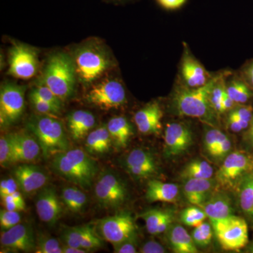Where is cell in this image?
Masks as SVG:
<instances>
[{
    "label": "cell",
    "mask_w": 253,
    "mask_h": 253,
    "mask_svg": "<svg viewBox=\"0 0 253 253\" xmlns=\"http://www.w3.org/2000/svg\"><path fill=\"white\" fill-rule=\"evenodd\" d=\"M11 196H12L13 199H14V201H16L18 204L26 205V203H25L24 199H23L22 194H21V193L19 192V191H15L14 194H11Z\"/></svg>",
    "instance_id": "obj_53"
},
{
    "label": "cell",
    "mask_w": 253,
    "mask_h": 253,
    "mask_svg": "<svg viewBox=\"0 0 253 253\" xmlns=\"http://www.w3.org/2000/svg\"><path fill=\"white\" fill-rule=\"evenodd\" d=\"M29 99L32 106L35 110L40 114L50 115V116H56L59 114L61 110L58 109L54 105L46 102L40 96L31 91L29 94Z\"/></svg>",
    "instance_id": "obj_38"
},
{
    "label": "cell",
    "mask_w": 253,
    "mask_h": 253,
    "mask_svg": "<svg viewBox=\"0 0 253 253\" xmlns=\"http://www.w3.org/2000/svg\"><path fill=\"white\" fill-rule=\"evenodd\" d=\"M27 127L39 143L44 158L54 157L69 149L62 123L56 116L33 115L28 120Z\"/></svg>",
    "instance_id": "obj_3"
},
{
    "label": "cell",
    "mask_w": 253,
    "mask_h": 253,
    "mask_svg": "<svg viewBox=\"0 0 253 253\" xmlns=\"http://www.w3.org/2000/svg\"><path fill=\"white\" fill-rule=\"evenodd\" d=\"M163 110L158 101H153L139 110L134 121L139 132L143 134H159L162 130Z\"/></svg>",
    "instance_id": "obj_19"
},
{
    "label": "cell",
    "mask_w": 253,
    "mask_h": 253,
    "mask_svg": "<svg viewBox=\"0 0 253 253\" xmlns=\"http://www.w3.org/2000/svg\"><path fill=\"white\" fill-rule=\"evenodd\" d=\"M3 249L12 252L31 253L36 251V241L31 226L20 224L3 231L0 237Z\"/></svg>",
    "instance_id": "obj_15"
},
{
    "label": "cell",
    "mask_w": 253,
    "mask_h": 253,
    "mask_svg": "<svg viewBox=\"0 0 253 253\" xmlns=\"http://www.w3.org/2000/svg\"><path fill=\"white\" fill-rule=\"evenodd\" d=\"M140 217L144 219L149 234L157 236L166 232L171 227L174 215L171 210L154 208L143 212Z\"/></svg>",
    "instance_id": "obj_23"
},
{
    "label": "cell",
    "mask_w": 253,
    "mask_h": 253,
    "mask_svg": "<svg viewBox=\"0 0 253 253\" xmlns=\"http://www.w3.org/2000/svg\"><path fill=\"white\" fill-rule=\"evenodd\" d=\"M214 169L211 165L202 160H194L186 165L179 176L184 180L190 179H212Z\"/></svg>",
    "instance_id": "obj_32"
},
{
    "label": "cell",
    "mask_w": 253,
    "mask_h": 253,
    "mask_svg": "<svg viewBox=\"0 0 253 253\" xmlns=\"http://www.w3.org/2000/svg\"><path fill=\"white\" fill-rule=\"evenodd\" d=\"M179 196V186L176 184L163 182L157 179H151L148 182L146 199L149 203L174 204L177 201Z\"/></svg>",
    "instance_id": "obj_24"
},
{
    "label": "cell",
    "mask_w": 253,
    "mask_h": 253,
    "mask_svg": "<svg viewBox=\"0 0 253 253\" xmlns=\"http://www.w3.org/2000/svg\"><path fill=\"white\" fill-rule=\"evenodd\" d=\"M31 91L38 95V96H40L41 99L44 100L46 102L54 105L58 109L62 110L63 106L62 100L60 99L59 96H56L49 87H47L41 81L38 83L36 87L33 88Z\"/></svg>",
    "instance_id": "obj_40"
},
{
    "label": "cell",
    "mask_w": 253,
    "mask_h": 253,
    "mask_svg": "<svg viewBox=\"0 0 253 253\" xmlns=\"http://www.w3.org/2000/svg\"><path fill=\"white\" fill-rule=\"evenodd\" d=\"M226 135L220 129L217 128H210L205 133L204 144L206 151L212 156L218 146L226 139Z\"/></svg>",
    "instance_id": "obj_36"
},
{
    "label": "cell",
    "mask_w": 253,
    "mask_h": 253,
    "mask_svg": "<svg viewBox=\"0 0 253 253\" xmlns=\"http://www.w3.org/2000/svg\"><path fill=\"white\" fill-rule=\"evenodd\" d=\"M158 4L166 10L180 9L186 4L187 0H156Z\"/></svg>",
    "instance_id": "obj_50"
},
{
    "label": "cell",
    "mask_w": 253,
    "mask_h": 253,
    "mask_svg": "<svg viewBox=\"0 0 253 253\" xmlns=\"http://www.w3.org/2000/svg\"><path fill=\"white\" fill-rule=\"evenodd\" d=\"M112 144V139L106 126L90 131L86 136L84 146L89 154L99 155L109 152Z\"/></svg>",
    "instance_id": "obj_29"
},
{
    "label": "cell",
    "mask_w": 253,
    "mask_h": 253,
    "mask_svg": "<svg viewBox=\"0 0 253 253\" xmlns=\"http://www.w3.org/2000/svg\"><path fill=\"white\" fill-rule=\"evenodd\" d=\"M37 253H63V246L59 241L49 236L41 235L36 241Z\"/></svg>",
    "instance_id": "obj_37"
},
{
    "label": "cell",
    "mask_w": 253,
    "mask_h": 253,
    "mask_svg": "<svg viewBox=\"0 0 253 253\" xmlns=\"http://www.w3.org/2000/svg\"><path fill=\"white\" fill-rule=\"evenodd\" d=\"M0 163L1 167L14 164V154L9 134L1 136L0 139Z\"/></svg>",
    "instance_id": "obj_41"
},
{
    "label": "cell",
    "mask_w": 253,
    "mask_h": 253,
    "mask_svg": "<svg viewBox=\"0 0 253 253\" xmlns=\"http://www.w3.org/2000/svg\"><path fill=\"white\" fill-rule=\"evenodd\" d=\"M214 75V73L208 71L204 65L196 59L187 43L184 42L176 81L186 87L199 88L208 84Z\"/></svg>",
    "instance_id": "obj_11"
},
{
    "label": "cell",
    "mask_w": 253,
    "mask_h": 253,
    "mask_svg": "<svg viewBox=\"0 0 253 253\" xmlns=\"http://www.w3.org/2000/svg\"><path fill=\"white\" fill-rule=\"evenodd\" d=\"M244 139L249 146L253 148V118L249 128L244 132Z\"/></svg>",
    "instance_id": "obj_51"
},
{
    "label": "cell",
    "mask_w": 253,
    "mask_h": 253,
    "mask_svg": "<svg viewBox=\"0 0 253 253\" xmlns=\"http://www.w3.org/2000/svg\"><path fill=\"white\" fill-rule=\"evenodd\" d=\"M102 238L98 234L94 227L85 224L83 225V239L82 241L81 248L86 251H90L99 249L103 246Z\"/></svg>",
    "instance_id": "obj_33"
},
{
    "label": "cell",
    "mask_w": 253,
    "mask_h": 253,
    "mask_svg": "<svg viewBox=\"0 0 253 253\" xmlns=\"http://www.w3.org/2000/svg\"><path fill=\"white\" fill-rule=\"evenodd\" d=\"M51 167L59 175L83 189L91 187L98 173V166L87 151L68 149L56 155Z\"/></svg>",
    "instance_id": "obj_2"
},
{
    "label": "cell",
    "mask_w": 253,
    "mask_h": 253,
    "mask_svg": "<svg viewBox=\"0 0 253 253\" xmlns=\"http://www.w3.org/2000/svg\"><path fill=\"white\" fill-rule=\"evenodd\" d=\"M21 215L19 212L10 211L7 210H1L0 212V226L1 231H6L11 229L13 226L20 224Z\"/></svg>",
    "instance_id": "obj_42"
},
{
    "label": "cell",
    "mask_w": 253,
    "mask_h": 253,
    "mask_svg": "<svg viewBox=\"0 0 253 253\" xmlns=\"http://www.w3.org/2000/svg\"><path fill=\"white\" fill-rule=\"evenodd\" d=\"M1 202L5 209L10 211H16V212H23L26 210V205L18 204L14 201L11 195L5 196L1 198Z\"/></svg>",
    "instance_id": "obj_48"
},
{
    "label": "cell",
    "mask_w": 253,
    "mask_h": 253,
    "mask_svg": "<svg viewBox=\"0 0 253 253\" xmlns=\"http://www.w3.org/2000/svg\"><path fill=\"white\" fill-rule=\"evenodd\" d=\"M84 99L88 104L104 111L120 109L127 101L124 85L114 79L106 80L91 86Z\"/></svg>",
    "instance_id": "obj_8"
},
{
    "label": "cell",
    "mask_w": 253,
    "mask_h": 253,
    "mask_svg": "<svg viewBox=\"0 0 253 253\" xmlns=\"http://www.w3.org/2000/svg\"><path fill=\"white\" fill-rule=\"evenodd\" d=\"M14 177L18 189L26 196H31L46 186L49 176L45 171L34 165H20L14 169Z\"/></svg>",
    "instance_id": "obj_16"
},
{
    "label": "cell",
    "mask_w": 253,
    "mask_h": 253,
    "mask_svg": "<svg viewBox=\"0 0 253 253\" xmlns=\"http://www.w3.org/2000/svg\"><path fill=\"white\" fill-rule=\"evenodd\" d=\"M212 226L218 242L224 251L238 252L249 244V226L243 218L233 214Z\"/></svg>",
    "instance_id": "obj_7"
},
{
    "label": "cell",
    "mask_w": 253,
    "mask_h": 253,
    "mask_svg": "<svg viewBox=\"0 0 253 253\" xmlns=\"http://www.w3.org/2000/svg\"><path fill=\"white\" fill-rule=\"evenodd\" d=\"M62 239L65 245L82 249L81 244L83 239V225L67 227L63 229Z\"/></svg>",
    "instance_id": "obj_39"
},
{
    "label": "cell",
    "mask_w": 253,
    "mask_h": 253,
    "mask_svg": "<svg viewBox=\"0 0 253 253\" xmlns=\"http://www.w3.org/2000/svg\"><path fill=\"white\" fill-rule=\"evenodd\" d=\"M237 191L241 211L246 216L253 219V172L245 176Z\"/></svg>",
    "instance_id": "obj_31"
},
{
    "label": "cell",
    "mask_w": 253,
    "mask_h": 253,
    "mask_svg": "<svg viewBox=\"0 0 253 253\" xmlns=\"http://www.w3.org/2000/svg\"><path fill=\"white\" fill-rule=\"evenodd\" d=\"M238 73L253 89V59L246 61Z\"/></svg>",
    "instance_id": "obj_45"
},
{
    "label": "cell",
    "mask_w": 253,
    "mask_h": 253,
    "mask_svg": "<svg viewBox=\"0 0 253 253\" xmlns=\"http://www.w3.org/2000/svg\"><path fill=\"white\" fill-rule=\"evenodd\" d=\"M96 119L89 111L78 110L68 116V126L74 140H81L90 132L94 127Z\"/></svg>",
    "instance_id": "obj_25"
},
{
    "label": "cell",
    "mask_w": 253,
    "mask_h": 253,
    "mask_svg": "<svg viewBox=\"0 0 253 253\" xmlns=\"http://www.w3.org/2000/svg\"><path fill=\"white\" fill-rule=\"evenodd\" d=\"M253 172V156L243 151L231 152L215 174L216 183L222 189L237 190L245 176Z\"/></svg>",
    "instance_id": "obj_6"
},
{
    "label": "cell",
    "mask_w": 253,
    "mask_h": 253,
    "mask_svg": "<svg viewBox=\"0 0 253 253\" xmlns=\"http://www.w3.org/2000/svg\"><path fill=\"white\" fill-rule=\"evenodd\" d=\"M168 242L173 251L176 253H197V246L192 236L181 225L170 227L168 236Z\"/></svg>",
    "instance_id": "obj_28"
},
{
    "label": "cell",
    "mask_w": 253,
    "mask_h": 253,
    "mask_svg": "<svg viewBox=\"0 0 253 253\" xmlns=\"http://www.w3.org/2000/svg\"><path fill=\"white\" fill-rule=\"evenodd\" d=\"M141 253H166V249L162 245L157 241H149L145 243L141 246L140 251Z\"/></svg>",
    "instance_id": "obj_49"
},
{
    "label": "cell",
    "mask_w": 253,
    "mask_h": 253,
    "mask_svg": "<svg viewBox=\"0 0 253 253\" xmlns=\"http://www.w3.org/2000/svg\"><path fill=\"white\" fill-rule=\"evenodd\" d=\"M246 253H253V241L248 246V248L246 249Z\"/></svg>",
    "instance_id": "obj_54"
},
{
    "label": "cell",
    "mask_w": 253,
    "mask_h": 253,
    "mask_svg": "<svg viewBox=\"0 0 253 253\" xmlns=\"http://www.w3.org/2000/svg\"><path fill=\"white\" fill-rule=\"evenodd\" d=\"M226 92L237 105H247L253 99V89L240 76L231 73L226 79Z\"/></svg>",
    "instance_id": "obj_26"
},
{
    "label": "cell",
    "mask_w": 253,
    "mask_h": 253,
    "mask_svg": "<svg viewBox=\"0 0 253 253\" xmlns=\"http://www.w3.org/2000/svg\"><path fill=\"white\" fill-rule=\"evenodd\" d=\"M125 167L136 179H146L158 174V167L154 156L141 149L132 150L125 160Z\"/></svg>",
    "instance_id": "obj_18"
},
{
    "label": "cell",
    "mask_w": 253,
    "mask_h": 253,
    "mask_svg": "<svg viewBox=\"0 0 253 253\" xmlns=\"http://www.w3.org/2000/svg\"><path fill=\"white\" fill-rule=\"evenodd\" d=\"M224 72L221 71L214 73L208 84L199 88L186 87L176 80L169 96L171 110L176 116L196 118L208 124L214 125L218 116L211 106L210 94Z\"/></svg>",
    "instance_id": "obj_1"
},
{
    "label": "cell",
    "mask_w": 253,
    "mask_h": 253,
    "mask_svg": "<svg viewBox=\"0 0 253 253\" xmlns=\"http://www.w3.org/2000/svg\"><path fill=\"white\" fill-rule=\"evenodd\" d=\"M36 207L40 219L49 226H54L63 212L59 196L52 186H44L39 191Z\"/></svg>",
    "instance_id": "obj_17"
},
{
    "label": "cell",
    "mask_w": 253,
    "mask_h": 253,
    "mask_svg": "<svg viewBox=\"0 0 253 253\" xmlns=\"http://www.w3.org/2000/svg\"><path fill=\"white\" fill-rule=\"evenodd\" d=\"M77 79L73 58L66 53L58 52L48 59L41 81L65 101L76 92Z\"/></svg>",
    "instance_id": "obj_4"
},
{
    "label": "cell",
    "mask_w": 253,
    "mask_h": 253,
    "mask_svg": "<svg viewBox=\"0 0 253 253\" xmlns=\"http://www.w3.org/2000/svg\"><path fill=\"white\" fill-rule=\"evenodd\" d=\"M18 189V185L14 178L2 179L0 182V196L2 198L5 196L13 194Z\"/></svg>",
    "instance_id": "obj_46"
},
{
    "label": "cell",
    "mask_w": 253,
    "mask_h": 253,
    "mask_svg": "<svg viewBox=\"0 0 253 253\" xmlns=\"http://www.w3.org/2000/svg\"><path fill=\"white\" fill-rule=\"evenodd\" d=\"M200 208L206 213L211 224L225 220L233 215L231 199L223 191L212 192Z\"/></svg>",
    "instance_id": "obj_21"
},
{
    "label": "cell",
    "mask_w": 253,
    "mask_h": 253,
    "mask_svg": "<svg viewBox=\"0 0 253 253\" xmlns=\"http://www.w3.org/2000/svg\"><path fill=\"white\" fill-rule=\"evenodd\" d=\"M194 228L191 233V236L196 246L204 248L211 244L213 236L212 224L204 221Z\"/></svg>",
    "instance_id": "obj_34"
},
{
    "label": "cell",
    "mask_w": 253,
    "mask_h": 253,
    "mask_svg": "<svg viewBox=\"0 0 253 253\" xmlns=\"http://www.w3.org/2000/svg\"><path fill=\"white\" fill-rule=\"evenodd\" d=\"M113 250H114L113 252L116 253H137V251H136V236L123 241L121 244L113 246Z\"/></svg>",
    "instance_id": "obj_44"
},
{
    "label": "cell",
    "mask_w": 253,
    "mask_h": 253,
    "mask_svg": "<svg viewBox=\"0 0 253 253\" xmlns=\"http://www.w3.org/2000/svg\"><path fill=\"white\" fill-rule=\"evenodd\" d=\"M96 201L101 207L112 209L121 207L127 199V189L119 176L111 170L104 171L94 186Z\"/></svg>",
    "instance_id": "obj_9"
},
{
    "label": "cell",
    "mask_w": 253,
    "mask_h": 253,
    "mask_svg": "<svg viewBox=\"0 0 253 253\" xmlns=\"http://www.w3.org/2000/svg\"><path fill=\"white\" fill-rule=\"evenodd\" d=\"M181 221L186 226L196 227L207 219V214L202 208L189 207L181 212Z\"/></svg>",
    "instance_id": "obj_35"
},
{
    "label": "cell",
    "mask_w": 253,
    "mask_h": 253,
    "mask_svg": "<svg viewBox=\"0 0 253 253\" xmlns=\"http://www.w3.org/2000/svg\"><path fill=\"white\" fill-rule=\"evenodd\" d=\"M106 126L112 139L113 144L120 149L126 148L133 135L132 126L128 120L123 116L114 117L110 120Z\"/></svg>",
    "instance_id": "obj_27"
},
{
    "label": "cell",
    "mask_w": 253,
    "mask_h": 253,
    "mask_svg": "<svg viewBox=\"0 0 253 253\" xmlns=\"http://www.w3.org/2000/svg\"><path fill=\"white\" fill-rule=\"evenodd\" d=\"M38 68L39 60L34 48L22 43L13 44L9 51V76L18 79H31L36 76Z\"/></svg>",
    "instance_id": "obj_12"
},
{
    "label": "cell",
    "mask_w": 253,
    "mask_h": 253,
    "mask_svg": "<svg viewBox=\"0 0 253 253\" xmlns=\"http://www.w3.org/2000/svg\"><path fill=\"white\" fill-rule=\"evenodd\" d=\"M194 144L191 128L186 123H168L164 131V155L166 158L177 157L185 154Z\"/></svg>",
    "instance_id": "obj_14"
},
{
    "label": "cell",
    "mask_w": 253,
    "mask_h": 253,
    "mask_svg": "<svg viewBox=\"0 0 253 253\" xmlns=\"http://www.w3.org/2000/svg\"><path fill=\"white\" fill-rule=\"evenodd\" d=\"M232 148V143L229 136H226L225 139L218 146L215 151L213 152L212 157L218 158V159H222L223 158H226L229 154Z\"/></svg>",
    "instance_id": "obj_47"
},
{
    "label": "cell",
    "mask_w": 253,
    "mask_h": 253,
    "mask_svg": "<svg viewBox=\"0 0 253 253\" xmlns=\"http://www.w3.org/2000/svg\"><path fill=\"white\" fill-rule=\"evenodd\" d=\"M14 163L33 162L39 157L41 146L34 136L28 133H14L9 134Z\"/></svg>",
    "instance_id": "obj_20"
},
{
    "label": "cell",
    "mask_w": 253,
    "mask_h": 253,
    "mask_svg": "<svg viewBox=\"0 0 253 253\" xmlns=\"http://www.w3.org/2000/svg\"><path fill=\"white\" fill-rule=\"evenodd\" d=\"M61 199L66 207L74 213L84 211L87 203L86 194L76 186L63 188Z\"/></svg>",
    "instance_id": "obj_30"
},
{
    "label": "cell",
    "mask_w": 253,
    "mask_h": 253,
    "mask_svg": "<svg viewBox=\"0 0 253 253\" xmlns=\"http://www.w3.org/2000/svg\"><path fill=\"white\" fill-rule=\"evenodd\" d=\"M96 227L100 236L113 246L136 235L135 221L129 212L103 218L98 221Z\"/></svg>",
    "instance_id": "obj_10"
},
{
    "label": "cell",
    "mask_w": 253,
    "mask_h": 253,
    "mask_svg": "<svg viewBox=\"0 0 253 253\" xmlns=\"http://www.w3.org/2000/svg\"><path fill=\"white\" fill-rule=\"evenodd\" d=\"M89 251H86L80 248L73 247V246L65 245L63 246V253H86Z\"/></svg>",
    "instance_id": "obj_52"
},
{
    "label": "cell",
    "mask_w": 253,
    "mask_h": 253,
    "mask_svg": "<svg viewBox=\"0 0 253 253\" xmlns=\"http://www.w3.org/2000/svg\"><path fill=\"white\" fill-rule=\"evenodd\" d=\"M250 124L251 123L241 121L239 118L226 116V126L232 132L239 133L246 130L249 128Z\"/></svg>",
    "instance_id": "obj_43"
},
{
    "label": "cell",
    "mask_w": 253,
    "mask_h": 253,
    "mask_svg": "<svg viewBox=\"0 0 253 253\" xmlns=\"http://www.w3.org/2000/svg\"><path fill=\"white\" fill-rule=\"evenodd\" d=\"M185 181L183 187L184 196L188 202L198 207L206 202L217 184L212 179H190Z\"/></svg>",
    "instance_id": "obj_22"
},
{
    "label": "cell",
    "mask_w": 253,
    "mask_h": 253,
    "mask_svg": "<svg viewBox=\"0 0 253 253\" xmlns=\"http://www.w3.org/2000/svg\"><path fill=\"white\" fill-rule=\"evenodd\" d=\"M78 80L84 85H90L112 66L113 61L104 46L88 43L80 46L73 57Z\"/></svg>",
    "instance_id": "obj_5"
},
{
    "label": "cell",
    "mask_w": 253,
    "mask_h": 253,
    "mask_svg": "<svg viewBox=\"0 0 253 253\" xmlns=\"http://www.w3.org/2000/svg\"><path fill=\"white\" fill-rule=\"evenodd\" d=\"M114 1H117V2H124V1H129V0H113Z\"/></svg>",
    "instance_id": "obj_55"
},
{
    "label": "cell",
    "mask_w": 253,
    "mask_h": 253,
    "mask_svg": "<svg viewBox=\"0 0 253 253\" xmlns=\"http://www.w3.org/2000/svg\"><path fill=\"white\" fill-rule=\"evenodd\" d=\"M26 88L14 83H4L0 91V119L1 126L16 123L23 115Z\"/></svg>",
    "instance_id": "obj_13"
}]
</instances>
